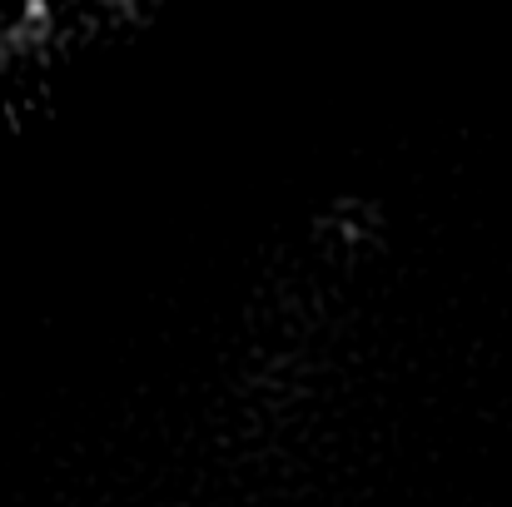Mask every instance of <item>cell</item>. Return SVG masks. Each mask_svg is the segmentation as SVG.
Listing matches in <instances>:
<instances>
[]
</instances>
